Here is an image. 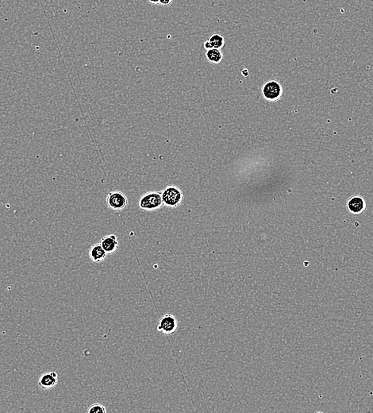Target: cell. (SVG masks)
<instances>
[{"label": "cell", "mask_w": 373, "mask_h": 413, "mask_svg": "<svg viewBox=\"0 0 373 413\" xmlns=\"http://www.w3.org/2000/svg\"><path fill=\"white\" fill-rule=\"evenodd\" d=\"M164 205L161 193L149 192L141 197L139 206L143 211H156Z\"/></svg>", "instance_id": "cell-1"}, {"label": "cell", "mask_w": 373, "mask_h": 413, "mask_svg": "<svg viewBox=\"0 0 373 413\" xmlns=\"http://www.w3.org/2000/svg\"><path fill=\"white\" fill-rule=\"evenodd\" d=\"M163 203L165 206L176 208L181 205L183 193L181 189L176 186H169L161 192Z\"/></svg>", "instance_id": "cell-2"}, {"label": "cell", "mask_w": 373, "mask_h": 413, "mask_svg": "<svg viewBox=\"0 0 373 413\" xmlns=\"http://www.w3.org/2000/svg\"><path fill=\"white\" fill-rule=\"evenodd\" d=\"M107 204L114 211H122L127 206V197L119 191H113L107 196Z\"/></svg>", "instance_id": "cell-3"}, {"label": "cell", "mask_w": 373, "mask_h": 413, "mask_svg": "<svg viewBox=\"0 0 373 413\" xmlns=\"http://www.w3.org/2000/svg\"><path fill=\"white\" fill-rule=\"evenodd\" d=\"M178 328V321L176 316L172 314H166L161 316L159 321L157 330L164 334L174 333Z\"/></svg>", "instance_id": "cell-4"}, {"label": "cell", "mask_w": 373, "mask_h": 413, "mask_svg": "<svg viewBox=\"0 0 373 413\" xmlns=\"http://www.w3.org/2000/svg\"><path fill=\"white\" fill-rule=\"evenodd\" d=\"M262 94L265 99L274 101L280 97L282 94V87L277 81H268L262 87Z\"/></svg>", "instance_id": "cell-5"}, {"label": "cell", "mask_w": 373, "mask_h": 413, "mask_svg": "<svg viewBox=\"0 0 373 413\" xmlns=\"http://www.w3.org/2000/svg\"><path fill=\"white\" fill-rule=\"evenodd\" d=\"M58 383V374L54 371L43 373L39 378L38 385L42 389H51Z\"/></svg>", "instance_id": "cell-6"}, {"label": "cell", "mask_w": 373, "mask_h": 413, "mask_svg": "<svg viewBox=\"0 0 373 413\" xmlns=\"http://www.w3.org/2000/svg\"><path fill=\"white\" fill-rule=\"evenodd\" d=\"M100 244L108 254L114 253L118 248V239L115 235H106L102 238Z\"/></svg>", "instance_id": "cell-7"}, {"label": "cell", "mask_w": 373, "mask_h": 413, "mask_svg": "<svg viewBox=\"0 0 373 413\" xmlns=\"http://www.w3.org/2000/svg\"><path fill=\"white\" fill-rule=\"evenodd\" d=\"M348 208L354 215H360L365 211V201L361 197H352L348 202Z\"/></svg>", "instance_id": "cell-8"}, {"label": "cell", "mask_w": 373, "mask_h": 413, "mask_svg": "<svg viewBox=\"0 0 373 413\" xmlns=\"http://www.w3.org/2000/svg\"><path fill=\"white\" fill-rule=\"evenodd\" d=\"M108 253H106L104 248L100 243H96L90 248L89 257L91 261L96 263H99L104 261Z\"/></svg>", "instance_id": "cell-9"}, {"label": "cell", "mask_w": 373, "mask_h": 413, "mask_svg": "<svg viewBox=\"0 0 373 413\" xmlns=\"http://www.w3.org/2000/svg\"><path fill=\"white\" fill-rule=\"evenodd\" d=\"M206 58L214 65L220 64L223 61V53L221 49H211L206 51Z\"/></svg>", "instance_id": "cell-10"}, {"label": "cell", "mask_w": 373, "mask_h": 413, "mask_svg": "<svg viewBox=\"0 0 373 413\" xmlns=\"http://www.w3.org/2000/svg\"><path fill=\"white\" fill-rule=\"evenodd\" d=\"M208 41L213 47V49H222L225 45V39L219 34H214L211 35Z\"/></svg>", "instance_id": "cell-11"}, {"label": "cell", "mask_w": 373, "mask_h": 413, "mask_svg": "<svg viewBox=\"0 0 373 413\" xmlns=\"http://www.w3.org/2000/svg\"><path fill=\"white\" fill-rule=\"evenodd\" d=\"M88 413H106L107 409L101 404H93L87 409Z\"/></svg>", "instance_id": "cell-12"}, {"label": "cell", "mask_w": 373, "mask_h": 413, "mask_svg": "<svg viewBox=\"0 0 373 413\" xmlns=\"http://www.w3.org/2000/svg\"><path fill=\"white\" fill-rule=\"evenodd\" d=\"M173 1L174 0H160L159 4L162 5V6H169V5L172 4Z\"/></svg>", "instance_id": "cell-13"}, {"label": "cell", "mask_w": 373, "mask_h": 413, "mask_svg": "<svg viewBox=\"0 0 373 413\" xmlns=\"http://www.w3.org/2000/svg\"><path fill=\"white\" fill-rule=\"evenodd\" d=\"M148 1L152 4H159V2H160V0H148Z\"/></svg>", "instance_id": "cell-14"}]
</instances>
